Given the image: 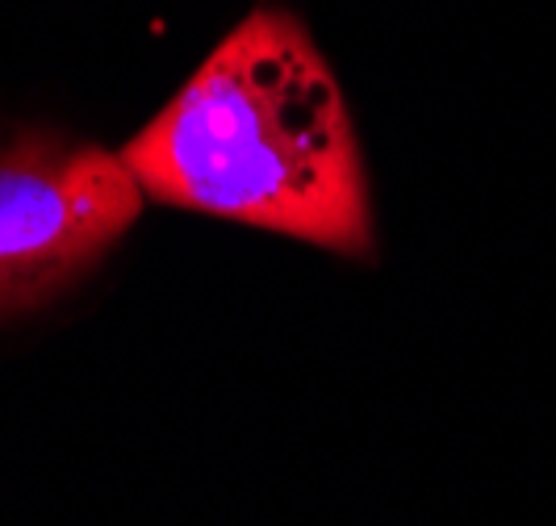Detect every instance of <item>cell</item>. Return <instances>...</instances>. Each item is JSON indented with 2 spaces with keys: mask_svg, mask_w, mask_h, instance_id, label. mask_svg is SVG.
<instances>
[{
  "mask_svg": "<svg viewBox=\"0 0 556 526\" xmlns=\"http://www.w3.org/2000/svg\"><path fill=\"white\" fill-rule=\"evenodd\" d=\"M147 201L372 259L368 167L331 63L277 4L251 9L122 146Z\"/></svg>",
  "mask_w": 556,
  "mask_h": 526,
  "instance_id": "6da1fadb",
  "label": "cell"
},
{
  "mask_svg": "<svg viewBox=\"0 0 556 526\" xmlns=\"http://www.w3.org/2000/svg\"><path fill=\"white\" fill-rule=\"evenodd\" d=\"M122 151L55 134L0 139V313L51 302L139 222Z\"/></svg>",
  "mask_w": 556,
  "mask_h": 526,
  "instance_id": "7a4b0ae2",
  "label": "cell"
}]
</instances>
